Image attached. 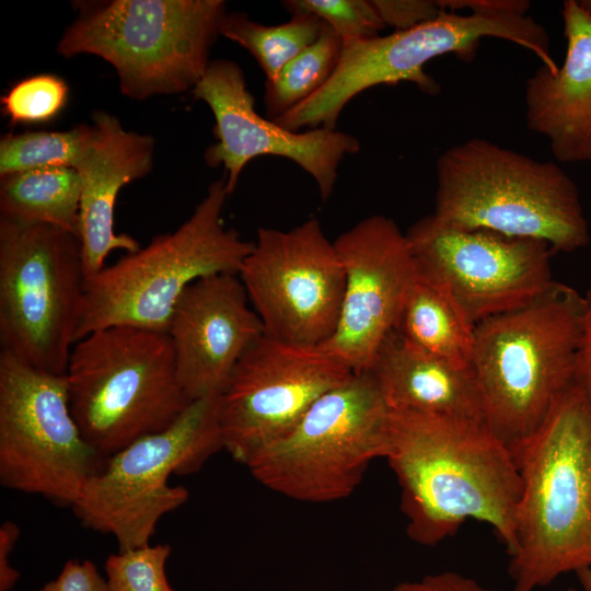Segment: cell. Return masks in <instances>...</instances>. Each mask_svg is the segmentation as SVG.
<instances>
[{
	"label": "cell",
	"instance_id": "6da1fadb",
	"mask_svg": "<svg viewBox=\"0 0 591 591\" xmlns=\"http://www.w3.org/2000/svg\"><path fill=\"white\" fill-rule=\"evenodd\" d=\"M385 459L414 542L437 545L473 519L494 529L509 556L514 552L521 477L487 422L391 409Z\"/></svg>",
	"mask_w": 591,
	"mask_h": 591
},
{
	"label": "cell",
	"instance_id": "7a4b0ae2",
	"mask_svg": "<svg viewBox=\"0 0 591 591\" xmlns=\"http://www.w3.org/2000/svg\"><path fill=\"white\" fill-rule=\"evenodd\" d=\"M511 452L522 491L508 570L512 591H535L591 568V405L576 381Z\"/></svg>",
	"mask_w": 591,
	"mask_h": 591
},
{
	"label": "cell",
	"instance_id": "3957f363",
	"mask_svg": "<svg viewBox=\"0 0 591 591\" xmlns=\"http://www.w3.org/2000/svg\"><path fill=\"white\" fill-rule=\"evenodd\" d=\"M436 175L432 215L448 225L543 241L553 253L590 242L579 189L555 162L473 138L441 153Z\"/></svg>",
	"mask_w": 591,
	"mask_h": 591
},
{
	"label": "cell",
	"instance_id": "277c9868",
	"mask_svg": "<svg viewBox=\"0 0 591 591\" xmlns=\"http://www.w3.org/2000/svg\"><path fill=\"white\" fill-rule=\"evenodd\" d=\"M583 297L557 281L529 304L474 327L471 366L486 421L511 450L576 381Z\"/></svg>",
	"mask_w": 591,
	"mask_h": 591
},
{
	"label": "cell",
	"instance_id": "5b68a950",
	"mask_svg": "<svg viewBox=\"0 0 591 591\" xmlns=\"http://www.w3.org/2000/svg\"><path fill=\"white\" fill-rule=\"evenodd\" d=\"M78 15L56 50L97 56L115 69L120 92L147 100L193 91L205 74L225 16L222 0L76 1Z\"/></svg>",
	"mask_w": 591,
	"mask_h": 591
},
{
	"label": "cell",
	"instance_id": "8992f818",
	"mask_svg": "<svg viewBox=\"0 0 591 591\" xmlns=\"http://www.w3.org/2000/svg\"><path fill=\"white\" fill-rule=\"evenodd\" d=\"M70 409L88 443L111 456L171 427L193 401L165 332L130 325L76 341L66 370Z\"/></svg>",
	"mask_w": 591,
	"mask_h": 591
},
{
	"label": "cell",
	"instance_id": "52a82bcc",
	"mask_svg": "<svg viewBox=\"0 0 591 591\" xmlns=\"http://www.w3.org/2000/svg\"><path fill=\"white\" fill-rule=\"evenodd\" d=\"M225 177L212 182L176 230L154 236L86 279L77 341L113 325L165 332L183 292L217 274H239L254 242L225 228Z\"/></svg>",
	"mask_w": 591,
	"mask_h": 591
},
{
	"label": "cell",
	"instance_id": "ba28073f",
	"mask_svg": "<svg viewBox=\"0 0 591 591\" xmlns=\"http://www.w3.org/2000/svg\"><path fill=\"white\" fill-rule=\"evenodd\" d=\"M495 37L533 53L542 65L556 70L545 27L530 15L515 13H468L443 10L438 18L385 36L343 44L331 79L310 99L276 119L280 126L336 129L344 107L361 92L378 85L412 82L421 92L436 95L441 86L425 71L428 61L453 54L472 61L480 40Z\"/></svg>",
	"mask_w": 591,
	"mask_h": 591
},
{
	"label": "cell",
	"instance_id": "9c48e42d",
	"mask_svg": "<svg viewBox=\"0 0 591 591\" xmlns=\"http://www.w3.org/2000/svg\"><path fill=\"white\" fill-rule=\"evenodd\" d=\"M391 408L369 371L321 396L299 422L246 467L265 487L294 500L347 498L371 461L385 457Z\"/></svg>",
	"mask_w": 591,
	"mask_h": 591
},
{
	"label": "cell",
	"instance_id": "30bf717a",
	"mask_svg": "<svg viewBox=\"0 0 591 591\" xmlns=\"http://www.w3.org/2000/svg\"><path fill=\"white\" fill-rule=\"evenodd\" d=\"M80 239L0 219V340L25 363L63 375L83 313Z\"/></svg>",
	"mask_w": 591,
	"mask_h": 591
},
{
	"label": "cell",
	"instance_id": "8fae6325",
	"mask_svg": "<svg viewBox=\"0 0 591 591\" xmlns=\"http://www.w3.org/2000/svg\"><path fill=\"white\" fill-rule=\"evenodd\" d=\"M222 449L218 396L194 401L171 427L111 455L71 509L84 528L111 534L118 551L148 545L160 519L189 498L169 477L197 472Z\"/></svg>",
	"mask_w": 591,
	"mask_h": 591
},
{
	"label": "cell",
	"instance_id": "7c38bea8",
	"mask_svg": "<svg viewBox=\"0 0 591 591\" xmlns=\"http://www.w3.org/2000/svg\"><path fill=\"white\" fill-rule=\"evenodd\" d=\"M108 457L82 436L70 409L66 375L1 350L0 484L71 508Z\"/></svg>",
	"mask_w": 591,
	"mask_h": 591
},
{
	"label": "cell",
	"instance_id": "4fadbf2b",
	"mask_svg": "<svg viewBox=\"0 0 591 591\" xmlns=\"http://www.w3.org/2000/svg\"><path fill=\"white\" fill-rule=\"evenodd\" d=\"M417 275L440 289L466 322L529 304L555 282L547 243L485 229H461L433 215L405 232Z\"/></svg>",
	"mask_w": 591,
	"mask_h": 591
},
{
	"label": "cell",
	"instance_id": "5bb4252c",
	"mask_svg": "<svg viewBox=\"0 0 591 591\" xmlns=\"http://www.w3.org/2000/svg\"><path fill=\"white\" fill-rule=\"evenodd\" d=\"M354 373L321 346L293 345L264 333L243 354L218 396L223 449L246 466Z\"/></svg>",
	"mask_w": 591,
	"mask_h": 591
},
{
	"label": "cell",
	"instance_id": "9a60e30c",
	"mask_svg": "<svg viewBox=\"0 0 591 591\" xmlns=\"http://www.w3.org/2000/svg\"><path fill=\"white\" fill-rule=\"evenodd\" d=\"M237 275L269 336L321 346L335 332L345 273L317 219L288 231L258 229Z\"/></svg>",
	"mask_w": 591,
	"mask_h": 591
},
{
	"label": "cell",
	"instance_id": "2e32d148",
	"mask_svg": "<svg viewBox=\"0 0 591 591\" xmlns=\"http://www.w3.org/2000/svg\"><path fill=\"white\" fill-rule=\"evenodd\" d=\"M192 93L213 114L216 142L206 149L204 157L209 166L224 167L229 196L251 160L275 155L291 160L310 174L321 198L327 200L340 162L360 150L357 137L337 128L292 131L260 116L241 67L232 60H211Z\"/></svg>",
	"mask_w": 591,
	"mask_h": 591
},
{
	"label": "cell",
	"instance_id": "e0dca14e",
	"mask_svg": "<svg viewBox=\"0 0 591 591\" xmlns=\"http://www.w3.org/2000/svg\"><path fill=\"white\" fill-rule=\"evenodd\" d=\"M334 245L345 289L335 332L321 347L354 372L367 371L396 326L416 266L406 234L383 215L359 221Z\"/></svg>",
	"mask_w": 591,
	"mask_h": 591
},
{
	"label": "cell",
	"instance_id": "ac0fdd59",
	"mask_svg": "<svg viewBox=\"0 0 591 591\" xmlns=\"http://www.w3.org/2000/svg\"><path fill=\"white\" fill-rule=\"evenodd\" d=\"M237 274L193 282L169 322L179 383L190 398L217 397L247 348L264 333Z\"/></svg>",
	"mask_w": 591,
	"mask_h": 591
},
{
	"label": "cell",
	"instance_id": "d6986e66",
	"mask_svg": "<svg viewBox=\"0 0 591 591\" xmlns=\"http://www.w3.org/2000/svg\"><path fill=\"white\" fill-rule=\"evenodd\" d=\"M94 138L77 167L81 178L80 227L86 279L105 267L116 250L132 253L137 240L114 230V208L121 188L151 172L155 141L150 135L126 130L118 118L97 111L92 115Z\"/></svg>",
	"mask_w": 591,
	"mask_h": 591
},
{
	"label": "cell",
	"instance_id": "ffe728a7",
	"mask_svg": "<svg viewBox=\"0 0 591 591\" xmlns=\"http://www.w3.org/2000/svg\"><path fill=\"white\" fill-rule=\"evenodd\" d=\"M566 53L556 71L542 65L525 85L528 128L545 137L561 163L591 162V15L566 0Z\"/></svg>",
	"mask_w": 591,
	"mask_h": 591
},
{
	"label": "cell",
	"instance_id": "44dd1931",
	"mask_svg": "<svg viewBox=\"0 0 591 591\" xmlns=\"http://www.w3.org/2000/svg\"><path fill=\"white\" fill-rule=\"evenodd\" d=\"M367 371L375 379L392 410L487 422L472 367H460L429 354L395 329L380 346Z\"/></svg>",
	"mask_w": 591,
	"mask_h": 591
},
{
	"label": "cell",
	"instance_id": "7402d4cb",
	"mask_svg": "<svg viewBox=\"0 0 591 591\" xmlns=\"http://www.w3.org/2000/svg\"><path fill=\"white\" fill-rule=\"evenodd\" d=\"M81 178L70 167H45L0 177V219L51 225L79 237Z\"/></svg>",
	"mask_w": 591,
	"mask_h": 591
},
{
	"label": "cell",
	"instance_id": "603a6c76",
	"mask_svg": "<svg viewBox=\"0 0 591 591\" xmlns=\"http://www.w3.org/2000/svg\"><path fill=\"white\" fill-rule=\"evenodd\" d=\"M394 329L429 354L460 367H472L474 327L447 294L418 275Z\"/></svg>",
	"mask_w": 591,
	"mask_h": 591
},
{
	"label": "cell",
	"instance_id": "cb8c5ba5",
	"mask_svg": "<svg viewBox=\"0 0 591 591\" xmlns=\"http://www.w3.org/2000/svg\"><path fill=\"white\" fill-rule=\"evenodd\" d=\"M327 24L310 12H293L289 21L264 25L245 13H227L221 27L223 36L246 49L266 76L273 79L292 58L315 43Z\"/></svg>",
	"mask_w": 591,
	"mask_h": 591
},
{
	"label": "cell",
	"instance_id": "d4e9b609",
	"mask_svg": "<svg viewBox=\"0 0 591 591\" xmlns=\"http://www.w3.org/2000/svg\"><path fill=\"white\" fill-rule=\"evenodd\" d=\"M343 40L329 27L270 80L264 104L267 118L276 120L316 93L333 76L340 59Z\"/></svg>",
	"mask_w": 591,
	"mask_h": 591
},
{
	"label": "cell",
	"instance_id": "484cf974",
	"mask_svg": "<svg viewBox=\"0 0 591 591\" xmlns=\"http://www.w3.org/2000/svg\"><path fill=\"white\" fill-rule=\"evenodd\" d=\"M93 138V124H81L65 131L4 135L0 140V177L45 167L77 170Z\"/></svg>",
	"mask_w": 591,
	"mask_h": 591
},
{
	"label": "cell",
	"instance_id": "4316f807",
	"mask_svg": "<svg viewBox=\"0 0 591 591\" xmlns=\"http://www.w3.org/2000/svg\"><path fill=\"white\" fill-rule=\"evenodd\" d=\"M169 544H150L112 554L105 561L109 591H174L165 576Z\"/></svg>",
	"mask_w": 591,
	"mask_h": 591
},
{
	"label": "cell",
	"instance_id": "83f0119b",
	"mask_svg": "<svg viewBox=\"0 0 591 591\" xmlns=\"http://www.w3.org/2000/svg\"><path fill=\"white\" fill-rule=\"evenodd\" d=\"M68 92L67 83L58 76H32L1 96L2 111L12 125L46 123L65 107Z\"/></svg>",
	"mask_w": 591,
	"mask_h": 591
},
{
	"label": "cell",
	"instance_id": "f1b7e54d",
	"mask_svg": "<svg viewBox=\"0 0 591 591\" xmlns=\"http://www.w3.org/2000/svg\"><path fill=\"white\" fill-rule=\"evenodd\" d=\"M281 3L290 13L315 14L340 37L343 44L376 37L385 27L372 0H287Z\"/></svg>",
	"mask_w": 591,
	"mask_h": 591
},
{
	"label": "cell",
	"instance_id": "f546056e",
	"mask_svg": "<svg viewBox=\"0 0 591 591\" xmlns=\"http://www.w3.org/2000/svg\"><path fill=\"white\" fill-rule=\"evenodd\" d=\"M385 26L405 31L434 20L443 11L438 0H372Z\"/></svg>",
	"mask_w": 591,
	"mask_h": 591
},
{
	"label": "cell",
	"instance_id": "4dcf8cb0",
	"mask_svg": "<svg viewBox=\"0 0 591 591\" xmlns=\"http://www.w3.org/2000/svg\"><path fill=\"white\" fill-rule=\"evenodd\" d=\"M39 591H109L104 579L90 560H68L59 576Z\"/></svg>",
	"mask_w": 591,
	"mask_h": 591
},
{
	"label": "cell",
	"instance_id": "1f68e13d",
	"mask_svg": "<svg viewBox=\"0 0 591 591\" xmlns=\"http://www.w3.org/2000/svg\"><path fill=\"white\" fill-rule=\"evenodd\" d=\"M391 591H494L475 579L456 571L426 575L418 580L403 581Z\"/></svg>",
	"mask_w": 591,
	"mask_h": 591
},
{
	"label": "cell",
	"instance_id": "d6a6232c",
	"mask_svg": "<svg viewBox=\"0 0 591 591\" xmlns=\"http://www.w3.org/2000/svg\"><path fill=\"white\" fill-rule=\"evenodd\" d=\"M576 382L580 385L591 405V283L583 297Z\"/></svg>",
	"mask_w": 591,
	"mask_h": 591
},
{
	"label": "cell",
	"instance_id": "836d02e7",
	"mask_svg": "<svg viewBox=\"0 0 591 591\" xmlns=\"http://www.w3.org/2000/svg\"><path fill=\"white\" fill-rule=\"evenodd\" d=\"M443 10L470 13H515L528 15L531 2L528 0H438Z\"/></svg>",
	"mask_w": 591,
	"mask_h": 591
},
{
	"label": "cell",
	"instance_id": "e575fe53",
	"mask_svg": "<svg viewBox=\"0 0 591 591\" xmlns=\"http://www.w3.org/2000/svg\"><path fill=\"white\" fill-rule=\"evenodd\" d=\"M20 536V528L12 521H5L0 526V591L13 588L20 573L10 565V554Z\"/></svg>",
	"mask_w": 591,
	"mask_h": 591
},
{
	"label": "cell",
	"instance_id": "d590c367",
	"mask_svg": "<svg viewBox=\"0 0 591 591\" xmlns=\"http://www.w3.org/2000/svg\"><path fill=\"white\" fill-rule=\"evenodd\" d=\"M577 578L583 591H591V568H581L576 571Z\"/></svg>",
	"mask_w": 591,
	"mask_h": 591
},
{
	"label": "cell",
	"instance_id": "8d00e7d4",
	"mask_svg": "<svg viewBox=\"0 0 591 591\" xmlns=\"http://www.w3.org/2000/svg\"><path fill=\"white\" fill-rule=\"evenodd\" d=\"M580 4L591 15V0H580Z\"/></svg>",
	"mask_w": 591,
	"mask_h": 591
},
{
	"label": "cell",
	"instance_id": "74e56055",
	"mask_svg": "<svg viewBox=\"0 0 591 591\" xmlns=\"http://www.w3.org/2000/svg\"><path fill=\"white\" fill-rule=\"evenodd\" d=\"M566 591H578V590H576V589H573V588H569V589H567Z\"/></svg>",
	"mask_w": 591,
	"mask_h": 591
}]
</instances>
